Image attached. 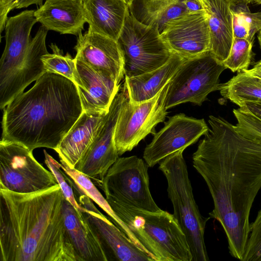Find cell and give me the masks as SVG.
I'll list each match as a JSON object with an SVG mask.
<instances>
[{
  "label": "cell",
  "instance_id": "cell-1",
  "mask_svg": "<svg viewBox=\"0 0 261 261\" xmlns=\"http://www.w3.org/2000/svg\"><path fill=\"white\" fill-rule=\"evenodd\" d=\"M208 122L193 154V166L213 200L210 217L223 228L231 255L243 260L251 209L261 189V143L243 137L221 117L211 115Z\"/></svg>",
  "mask_w": 261,
  "mask_h": 261
},
{
  "label": "cell",
  "instance_id": "cell-2",
  "mask_svg": "<svg viewBox=\"0 0 261 261\" xmlns=\"http://www.w3.org/2000/svg\"><path fill=\"white\" fill-rule=\"evenodd\" d=\"M59 184L28 193L0 189V261H77Z\"/></svg>",
  "mask_w": 261,
  "mask_h": 261
},
{
  "label": "cell",
  "instance_id": "cell-3",
  "mask_svg": "<svg viewBox=\"0 0 261 261\" xmlns=\"http://www.w3.org/2000/svg\"><path fill=\"white\" fill-rule=\"evenodd\" d=\"M3 110L1 140L20 144L31 151L40 147L55 150L83 112L75 84L48 72Z\"/></svg>",
  "mask_w": 261,
  "mask_h": 261
},
{
  "label": "cell",
  "instance_id": "cell-4",
  "mask_svg": "<svg viewBox=\"0 0 261 261\" xmlns=\"http://www.w3.org/2000/svg\"><path fill=\"white\" fill-rule=\"evenodd\" d=\"M153 261H192L186 237L173 214L151 212L107 200Z\"/></svg>",
  "mask_w": 261,
  "mask_h": 261
},
{
  "label": "cell",
  "instance_id": "cell-5",
  "mask_svg": "<svg viewBox=\"0 0 261 261\" xmlns=\"http://www.w3.org/2000/svg\"><path fill=\"white\" fill-rule=\"evenodd\" d=\"M180 149L164 159L159 169L167 181V192L173 207V216L185 235L192 261L209 260L204 242V231L211 218L200 214L193 193L187 166Z\"/></svg>",
  "mask_w": 261,
  "mask_h": 261
},
{
  "label": "cell",
  "instance_id": "cell-6",
  "mask_svg": "<svg viewBox=\"0 0 261 261\" xmlns=\"http://www.w3.org/2000/svg\"><path fill=\"white\" fill-rule=\"evenodd\" d=\"M226 69L210 51L186 59L162 90L160 103L167 110L188 102L201 106L219 90L220 76Z\"/></svg>",
  "mask_w": 261,
  "mask_h": 261
},
{
  "label": "cell",
  "instance_id": "cell-7",
  "mask_svg": "<svg viewBox=\"0 0 261 261\" xmlns=\"http://www.w3.org/2000/svg\"><path fill=\"white\" fill-rule=\"evenodd\" d=\"M117 41L124 57V76L128 77L161 67L173 55L156 27L140 22L129 12Z\"/></svg>",
  "mask_w": 261,
  "mask_h": 261
},
{
  "label": "cell",
  "instance_id": "cell-8",
  "mask_svg": "<svg viewBox=\"0 0 261 261\" xmlns=\"http://www.w3.org/2000/svg\"><path fill=\"white\" fill-rule=\"evenodd\" d=\"M148 166L136 155L119 157L97 186L107 200H113L151 212L161 209L151 195Z\"/></svg>",
  "mask_w": 261,
  "mask_h": 261
},
{
  "label": "cell",
  "instance_id": "cell-9",
  "mask_svg": "<svg viewBox=\"0 0 261 261\" xmlns=\"http://www.w3.org/2000/svg\"><path fill=\"white\" fill-rule=\"evenodd\" d=\"M58 184L54 175L34 158L33 151L15 142L0 141V189L28 193Z\"/></svg>",
  "mask_w": 261,
  "mask_h": 261
},
{
  "label": "cell",
  "instance_id": "cell-10",
  "mask_svg": "<svg viewBox=\"0 0 261 261\" xmlns=\"http://www.w3.org/2000/svg\"><path fill=\"white\" fill-rule=\"evenodd\" d=\"M162 91L154 98L141 102H133L126 98L114 133L119 155L131 151L148 135L154 134L155 127L164 121L167 112L160 103Z\"/></svg>",
  "mask_w": 261,
  "mask_h": 261
},
{
  "label": "cell",
  "instance_id": "cell-11",
  "mask_svg": "<svg viewBox=\"0 0 261 261\" xmlns=\"http://www.w3.org/2000/svg\"><path fill=\"white\" fill-rule=\"evenodd\" d=\"M127 97L125 90H119L107 117L89 148L74 169L89 177L97 186L119 158L114 142V133L122 105Z\"/></svg>",
  "mask_w": 261,
  "mask_h": 261
},
{
  "label": "cell",
  "instance_id": "cell-12",
  "mask_svg": "<svg viewBox=\"0 0 261 261\" xmlns=\"http://www.w3.org/2000/svg\"><path fill=\"white\" fill-rule=\"evenodd\" d=\"M208 129L204 119L184 113L171 116L145 148L143 159L149 167H153L168 155L195 143Z\"/></svg>",
  "mask_w": 261,
  "mask_h": 261
},
{
  "label": "cell",
  "instance_id": "cell-13",
  "mask_svg": "<svg viewBox=\"0 0 261 261\" xmlns=\"http://www.w3.org/2000/svg\"><path fill=\"white\" fill-rule=\"evenodd\" d=\"M161 36L173 54L185 59L211 50L210 32L204 10L170 21Z\"/></svg>",
  "mask_w": 261,
  "mask_h": 261
},
{
  "label": "cell",
  "instance_id": "cell-14",
  "mask_svg": "<svg viewBox=\"0 0 261 261\" xmlns=\"http://www.w3.org/2000/svg\"><path fill=\"white\" fill-rule=\"evenodd\" d=\"M80 205L84 208L88 221L100 239L109 260L153 261L146 252L139 248L110 218L96 207L87 196L75 194Z\"/></svg>",
  "mask_w": 261,
  "mask_h": 261
},
{
  "label": "cell",
  "instance_id": "cell-15",
  "mask_svg": "<svg viewBox=\"0 0 261 261\" xmlns=\"http://www.w3.org/2000/svg\"><path fill=\"white\" fill-rule=\"evenodd\" d=\"M75 58L96 71L110 74L118 84L125 75L123 55L117 40L89 29L78 35Z\"/></svg>",
  "mask_w": 261,
  "mask_h": 261
},
{
  "label": "cell",
  "instance_id": "cell-16",
  "mask_svg": "<svg viewBox=\"0 0 261 261\" xmlns=\"http://www.w3.org/2000/svg\"><path fill=\"white\" fill-rule=\"evenodd\" d=\"M34 10H24L8 17L5 27L6 45L0 61V89L23 62L33 27L37 22Z\"/></svg>",
  "mask_w": 261,
  "mask_h": 261
},
{
  "label": "cell",
  "instance_id": "cell-17",
  "mask_svg": "<svg viewBox=\"0 0 261 261\" xmlns=\"http://www.w3.org/2000/svg\"><path fill=\"white\" fill-rule=\"evenodd\" d=\"M75 59L79 77L76 86L83 111L108 113L120 89V84L110 74L96 71L81 60Z\"/></svg>",
  "mask_w": 261,
  "mask_h": 261
},
{
  "label": "cell",
  "instance_id": "cell-18",
  "mask_svg": "<svg viewBox=\"0 0 261 261\" xmlns=\"http://www.w3.org/2000/svg\"><path fill=\"white\" fill-rule=\"evenodd\" d=\"M63 210L65 227L77 261H108L102 243L84 212L77 211L65 198Z\"/></svg>",
  "mask_w": 261,
  "mask_h": 261
},
{
  "label": "cell",
  "instance_id": "cell-19",
  "mask_svg": "<svg viewBox=\"0 0 261 261\" xmlns=\"http://www.w3.org/2000/svg\"><path fill=\"white\" fill-rule=\"evenodd\" d=\"M48 30L41 25L31 39L24 60L5 86L0 89V108H4L25 88L45 72L41 57L48 53L46 47Z\"/></svg>",
  "mask_w": 261,
  "mask_h": 261
},
{
  "label": "cell",
  "instance_id": "cell-20",
  "mask_svg": "<svg viewBox=\"0 0 261 261\" xmlns=\"http://www.w3.org/2000/svg\"><path fill=\"white\" fill-rule=\"evenodd\" d=\"M108 113L83 111L55 150L60 159L75 168L96 138Z\"/></svg>",
  "mask_w": 261,
  "mask_h": 261
},
{
  "label": "cell",
  "instance_id": "cell-21",
  "mask_svg": "<svg viewBox=\"0 0 261 261\" xmlns=\"http://www.w3.org/2000/svg\"><path fill=\"white\" fill-rule=\"evenodd\" d=\"M37 21L48 31L78 36L86 22L83 1L46 0L35 11Z\"/></svg>",
  "mask_w": 261,
  "mask_h": 261
},
{
  "label": "cell",
  "instance_id": "cell-22",
  "mask_svg": "<svg viewBox=\"0 0 261 261\" xmlns=\"http://www.w3.org/2000/svg\"><path fill=\"white\" fill-rule=\"evenodd\" d=\"M201 2L210 32V52L218 62L223 64L233 40L232 3L227 0H201Z\"/></svg>",
  "mask_w": 261,
  "mask_h": 261
},
{
  "label": "cell",
  "instance_id": "cell-23",
  "mask_svg": "<svg viewBox=\"0 0 261 261\" xmlns=\"http://www.w3.org/2000/svg\"><path fill=\"white\" fill-rule=\"evenodd\" d=\"M88 29L118 40L129 12L128 6L119 0H83Z\"/></svg>",
  "mask_w": 261,
  "mask_h": 261
},
{
  "label": "cell",
  "instance_id": "cell-24",
  "mask_svg": "<svg viewBox=\"0 0 261 261\" xmlns=\"http://www.w3.org/2000/svg\"><path fill=\"white\" fill-rule=\"evenodd\" d=\"M186 59L173 54L164 65L150 72L128 77L124 76L123 88L133 102L150 100L163 90Z\"/></svg>",
  "mask_w": 261,
  "mask_h": 261
},
{
  "label": "cell",
  "instance_id": "cell-25",
  "mask_svg": "<svg viewBox=\"0 0 261 261\" xmlns=\"http://www.w3.org/2000/svg\"><path fill=\"white\" fill-rule=\"evenodd\" d=\"M128 11L140 22L156 27L160 34L169 22L189 13L184 0H134Z\"/></svg>",
  "mask_w": 261,
  "mask_h": 261
},
{
  "label": "cell",
  "instance_id": "cell-26",
  "mask_svg": "<svg viewBox=\"0 0 261 261\" xmlns=\"http://www.w3.org/2000/svg\"><path fill=\"white\" fill-rule=\"evenodd\" d=\"M60 162L61 167L72 187L74 194H84L89 197L110 216L113 222L139 248L148 254L134 234L115 214L106 199L98 190L91 179L75 169L70 167L63 160L60 159Z\"/></svg>",
  "mask_w": 261,
  "mask_h": 261
},
{
  "label": "cell",
  "instance_id": "cell-27",
  "mask_svg": "<svg viewBox=\"0 0 261 261\" xmlns=\"http://www.w3.org/2000/svg\"><path fill=\"white\" fill-rule=\"evenodd\" d=\"M221 96L241 107L247 102L261 101V79L244 71L220 84Z\"/></svg>",
  "mask_w": 261,
  "mask_h": 261
},
{
  "label": "cell",
  "instance_id": "cell-28",
  "mask_svg": "<svg viewBox=\"0 0 261 261\" xmlns=\"http://www.w3.org/2000/svg\"><path fill=\"white\" fill-rule=\"evenodd\" d=\"M246 2L232 3L233 37L253 41L255 34L261 30V11L251 12Z\"/></svg>",
  "mask_w": 261,
  "mask_h": 261
},
{
  "label": "cell",
  "instance_id": "cell-29",
  "mask_svg": "<svg viewBox=\"0 0 261 261\" xmlns=\"http://www.w3.org/2000/svg\"><path fill=\"white\" fill-rule=\"evenodd\" d=\"M50 47L53 53H47L41 57L45 72L61 74L70 80L76 85L79 77L75 59L67 53L64 55L57 45L51 43Z\"/></svg>",
  "mask_w": 261,
  "mask_h": 261
},
{
  "label": "cell",
  "instance_id": "cell-30",
  "mask_svg": "<svg viewBox=\"0 0 261 261\" xmlns=\"http://www.w3.org/2000/svg\"><path fill=\"white\" fill-rule=\"evenodd\" d=\"M253 42L233 38L230 53L223 63L225 67L233 72L248 69L252 56Z\"/></svg>",
  "mask_w": 261,
  "mask_h": 261
},
{
  "label": "cell",
  "instance_id": "cell-31",
  "mask_svg": "<svg viewBox=\"0 0 261 261\" xmlns=\"http://www.w3.org/2000/svg\"><path fill=\"white\" fill-rule=\"evenodd\" d=\"M237 123L234 125L237 132L252 141L261 143V118L245 106L233 110Z\"/></svg>",
  "mask_w": 261,
  "mask_h": 261
},
{
  "label": "cell",
  "instance_id": "cell-32",
  "mask_svg": "<svg viewBox=\"0 0 261 261\" xmlns=\"http://www.w3.org/2000/svg\"><path fill=\"white\" fill-rule=\"evenodd\" d=\"M43 152L45 156V163L49 170L54 175L61 189L64 198L68 200L77 211L84 212V208L80 205L77 201L72 187L67 179L61 167L60 163L55 160L46 151V150H44Z\"/></svg>",
  "mask_w": 261,
  "mask_h": 261
},
{
  "label": "cell",
  "instance_id": "cell-33",
  "mask_svg": "<svg viewBox=\"0 0 261 261\" xmlns=\"http://www.w3.org/2000/svg\"><path fill=\"white\" fill-rule=\"evenodd\" d=\"M243 261H261V209L254 221L250 223Z\"/></svg>",
  "mask_w": 261,
  "mask_h": 261
},
{
  "label": "cell",
  "instance_id": "cell-34",
  "mask_svg": "<svg viewBox=\"0 0 261 261\" xmlns=\"http://www.w3.org/2000/svg\"><path fill=\"white\" fill-rule=\"evenodd\" d=\"M18 0H0V33L5 30L6 22L10 11L15 9Z\"/></svg>",
  "mask_w": 261,
  "mask_h": 261
},
{
  "label": "cell",
  "instance_id": "cell-35",
  "mask_svg": "<svg viewBox=\"0 0 261 261\" xmlns=\"http://www.w3.org/2000/svg\"><path fill=\"white\" fill-rule=\"evenodd\" d=\"M184 2L189 13L204 10L201 0H184Z\"/></svg>",
  "mask_w": 261,
  "mask_h": 261
},
{
  "label": "cell",
  "instance_id": "cell-36",
  "mask_svg": "<svg viewBox=\"0 0 261 261\" xmlns=\"http://www.w3.org/2000/svg\"><path fill=\"white\" fill-rule=\"evenodd\" d=\"M243 106H245L251 112L261 118V101L247 102Z\"/></svg>",
  "mask_w": 261,
  "mask_h": 261
},
{
  "label": "cell",
  "instance_id": "cell-37",
  "mask_svg": "<svg viewBox=\"0 0 261 261\" xmlns=\"http://www.w3.org/2000/svg\"><path fill=\"white\" fill-rule=\"evenodd\" d=\"M43 0H18L15 6V9L27 8L34 4L41 6L43 5Z\"/></svg>",
  "mask_w": 261,
  "mask_h": 261
},
{
  "label": "cell",
  "instance_id": "cell-38",
  "mask_svg": "<svg viewBox=\"0 0 261 261\" xmlns=\"http://www.w3.org/2000/svg\"><path fill=\"white\" fill-rule=\"evenodd\" d=\"M243 71L261 79V59L257 62L251 69Z\"/></svg>",
  "mask_w": 261,
  "mask_h": 261
},
{
  "label": "cell",
  "instance_id": "cell-39",
  "mask_svg": "<svg viewBox=\"0 0 261 261\" xmlns=\"http://www.w3.org/2000/svg\"><path fill=\"white\" fill-rule=\"evenodd\" d=\"M257 38H258V43H259V46H260V48L261 49V30L258 33V36H257Z\"/></svg>",
  "mask_w": 261,
  "mask_h": 261
},
{
  "label": "cell",
  "instance_id": "cell-40",
  "mask_svg": "<svg viewBox=\"0 0 261 261\" xmlns=\"http://www.w3.org/2000/svg\"><path fill=\"white\" fill-rule=\"evenodd\" d=\"M249 3H254L259 5H261V0H248Z\"/></svg>",
  "mask_w": 261,
  "mask_h": 261
},
{
  "label": "cell",
  "instance_id": "cell-41",
  "mask_svg": "<svg viewBox=\"0 0 261 261\" xmlns=\"http://www.w3.org/2000/svg\"><path fill=\"white\" fill-rule=\"evenodd\" d=\"M120 1H122L124 3H125L126 4H127L128 6V5L134 1V0H119Z\"/></svg>",
  "mask_w": 261,
  "mask_h": 261
},
{
  "label": "cell",
  "instance_id": "cell-42",
  "mask_svg": "<svg viewBox=\"0 0 261 261\" xmlns=\"http://www.w3.org/2000/svg\"><path fill=\"white\" fill-rule=\"evenodd\" d=\"M78 1H83V0H78Z\"/></svg>",
  "mask_w": 261,
  "mask_h": 261
}]
</instances>
